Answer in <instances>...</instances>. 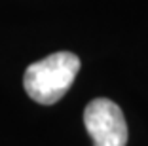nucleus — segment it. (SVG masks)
I'll return each instance as SVG.
<instances>
[{"mask_svg":"<svg viewBox=\"0 0 148 146\" xmlns=\"http://www.w3.org/2000/svg\"><path fill=\"white\" fill-rule=\"evenodd\" d=\"M80 70V59L70 51H57L29 64L23 86L27 95L40 104H53L65 97Z\"/></svg>","mask_w":148,"mask_h":146,"instance_id":"obj_1","label":"nucleus"},{"mask_svg":"<svg viewBox=\"0 0 148 146\" xmlns=\"http://www.w3.org/2000/svg\"><path fill=\"white\" fill-rule=\"evenodd\" d=\"M84 123L95 146L127 144V123L123 112L110 99H93L84 110Z\"/></svg>","mask_w":148,"mask_h":146,"instance_id":"obj_2","label":"nucleus"}]
</instances>
